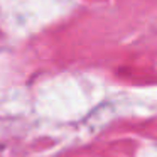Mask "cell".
Wrapping results in <instances>:
<instances>
[]
</instances>
